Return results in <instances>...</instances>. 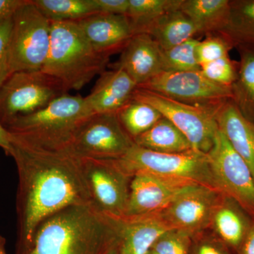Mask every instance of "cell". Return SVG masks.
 Instances as JSON below:
<instances>
[{"mask_svg": "<svg viewBox=\"0 0 254 254\" xmlns=\"http://www.w3.org/2000/svg\"><path fill=\"white\" fill-rule=\"evenodd\" d=\"M18 173L17 250L29 243L45 219L72 205L91 204L79 159L11 141Z\"/></svg>", "mask_w": 254, "mask_h": 254, "instance_id": "1", "label": "cell"}, {"mask_svg": "<svg viewBox=\"0 0 254 254\" xmlns=\"http://www.w3.org/2000/svg\"><path fill=\"white\" fill-rule=\"evenodd\" d=\"M120 224L91 205H72L45 219L16 254H108L118 245Z\"/></svg>", "mask_w": 254, "mask_h": 254, "instance_id": "2", "label": "cell"}, {"mask_svg": "<svg viewBox=\"0 0 254 254\" xmlns=\"http://www.w3.org/2000/svg\"><path fill=\"white\" fill-rule=\"evenodd\" d=\"M93 113L85 97L65 93L46 108L5 126L11 141L50 152L66 153L79 127Z\"/></svg>", "mask_w": 254, "mask_h": 254, "instance_id": "3", "label": "cell"}, {"mask_svg": "<svg viewBox=\"0 0 254 254\" xmlns=\"http://www.w3.org/2000/svg\"><path fill=\"white\" fill-rule=\"evenodd\" d=\"M109 58L95 51L77 23L51 21L49 53L41 71L68 93L79 91L105 71Z\"/></svg>", "mask_w": 254, "mask_h": 254, "instance_id": "4", "label": "cell"}, {"mask_svg": "<svg viewBox=\"0 0 254 254\" xmlns=\"http://www.w3.org/2000/svg\"><path fill=\"white\" fill-rule=\"evenodd\" d=\"M116 161L120 168L131 177L138 174H150L187 180L217 190L208 154L198 150L163 153L134 144Z\"/></svg>", "mask_w": 254, "mask_h": 254, "instance_id": "5", "label": "cell"}, {"mask_svg": "<svg viewBox=\"0 0 254 254\" xmlns=\"http://www.w3.org/2000/svg\"><path fill=\"white\" fill-rule=\"evenodd\" d=\"M9 46L11 74L41 71L49 53L51 21L32 0H25L13 14Z\"/></svg>", "mask_w": 254, "mask_h": 254, "instance_id": "6", "label": "cell"}, {"mask_svg": "<svg viewBox=\"0 0 254 254\" xmlns=\"http://www.w3.org/2000/svg\"><path fill=\"white\" fill-rule=\"evenodd\" d=\"M65 93L63 84L43 71L12 73L0 86V123L5 127L39 111Z\"/></svg>", "mask_w": 254, "mask_h": 254, "instance_id": "7", "label": "cell"}, {"mask_svg": "<svg viewBox=\"0 0 254 254\" xmlns=\"http://www.w3.org/2000/svg\"><path fill=\"white\" fill-rule=\"evenodd\" d=\"M78 159L91 206L112 218H125L132 177L116 160Z\"/></svg>", "mask_w": 254, "mask_h": 254, "instance_id": "8", "label": "cell"}, {"mask_svg": "<svg viewBox=\"0 0 254 254\" xmlns=\"http://www.w3.org/2000/svg\"><path fill=\"white\" fill-rule=\"evenodd\" d=\"M133 99L148 103L187 137L193 149L208 153L218 130L215 109L187 104L160 93L138 88Z\"/></svg>", "mask_w": 254, "mask_h": 254, "instance_id": "9", "label": "cell"}, {"mask_svg": "<svg viewBox=\"0 0 254 254\" xmlns=\"http://www.w3.org/2000/svg\"><path fill=\"white\" fill-rule=\"evenodd\" d=\"M207 154L217 190L235 200L254 220L253 175L219 128Z\"/></svg>", "mask_w": 254, "mask_h": 254, "instance_id": "10", "label": "cell"}, {"mask_svg": "<svg viewBox=\"0 0 254 254\" xmlns=\"http://www.w3.org/2000/svg\"><path fill=\"white\" fill-rule=\"evenodd\" d=\"M134 144L117 114H93L78 128L67 153L76 158L118 160Z\"/></svg>", "mask_w": 254, "mask_h": 254, "instance_id": "11", "label": "cell"}, {"mask_svg": "<svg viewBox=\"0 0 254 254\" xmlns=\"http://www.w3.org/2000/svg\"><path fill=\"white\" fill-rule=\"evenodd\" d=\"M138 88L209 109H215L223 102L233 98L232 87L210 81L200 70L164 71Z\"/></svg>", "mask_w": 254, "mask_h": 254, "instance_id": "12", "label": "cell"}, {"mask_svg": "<svg viewBox=\"0 0 254 254\" xmlns=\"http://www.w3.org/2000/svg\"><path fill=\"white\" fill-rule=\"evenodd\" d=\"M221 195L211 187L193 184L182 190L160 214L173 228L194 238L210 225Z\"/></svg>", "mask_w": 254, "mask_h": 254, "instance_id": "13", "label": "cell"}, {"mask_svg": "<svg viewBox=\"0 0 254 254\" xmlns=\"http://www.w3.org/2000/svg\"><path fill=\"white\" fill-rule=\"evenodd\" d=\"M195 182L138 174L132 177L125 218L161 213L187 187Z\"/></svg>", "mask_w": 254, "mask_h": 254, "instance_id": "14", "label": "cell"}, {"mask_svg": "<svg viewBox=\"0 0 254 254\" xmlns=\"http://www.w3.org/2000/svg\"><path fill=\"white\" fill-rule=\"evenodd\" d=\"M76 23L95 51L109 58L134 35L127 15L97 13Z\"/></svg>", "mask_w": 254, "mask_h": 254, "instance_id": "15", "label": "cell"}, {"mask_svg": "<svg viewBox=\"0 0 254 254\" xmlns=\"http://www.w3.org/2000/svg\"><path fill=\"white\" fill-rule=\"evenodd\" d=\"M122 51L114 68L124 70L137 87L163 72V50L149 35H133Z\"/></svg>", "mask_w": 254, "mask_h": 254, "instance_id": "16", "label": "cell"}, {"mask_svg": "<svg viewBox=\"0 0 254 254\" xmlns=\"http://www.w3.org/2000/svg\"><path fill=\"white\" fill-rule=\"evenodd\" d=\"M136 83L124 70L114 68L103 71L85 97L93 114H117L133 98Z\"/></svg>", "mask_w": 254, "mask_h": 254, "instance_id": "17", "label": "cell"}, {"mask_svg": "<svg viewBox=\"0 0 254 254\" xmlns=\"http://www.w3.org/2000/svg\"><path fill=\"white\" fill-rule=\"evenodd\" d=\"M215 119L219 129L250 167L254 178V123L242 115L232 99L215 108Z\"/></svg>", "mask_w": 254, "mask_h": 254, "instance_id": "18", "label": "cell"}, {"mask_svg": "<svg viewBox=\"0 0 254 254\" xmlns=\"http://www.w3.org/2000/svg\"><path fill=\"white\" fill-rule=\"evenodd\" d=\"M173 228L161 214L121 218L120 254H147L157 240Z\"/></svg>", "mask_w": 254, "mask_h": 254, "instance_id": "19", "label": "cell"}, {"mask_svg": "<svg viewBox=\"0 0 254 254\" xmlns=\"http://www.w3.org/2000/svg\"><path fill=\"white\" fill-rule=\"evenodd\" d=\"M254 222L250 214L237 202L222 195L214 210L210 226L215 237L235 254Z\"/></svg>", "mask_w": 254, "mask_h": 254, "instance_id": "20", "label": "cell"}, {"mask_svg": "<svg viewBox=\"0 0 254 254\" xmlns=\"http://www.w3.org/2000/svg\"><path fill=\"white\" fill-rule=\"evenodd\" d=\"M180 9L195 25L198 33H220L226 26L229 0H182Z\"/></svg>", "mask_w": 254, "mask_h": 254, "instance_id": "21", "label": "cell"}, {"mask_svg": "<svg viewBox=\"0 0 254 254\" xmlns=\"http://www.w3.org/2000/svg\"><path fill=\"white\" fill-rule=\"evenodd\" d=\"M143 33L149 35L163 50L181 44L198 33L193 22L179 9L155 21Z\"/></svg>", "mask_w": 254, "mask_h": 254, "instance_id": "22", "label": "cell"}, {"mask_svg": "<svg viewBox=\"0 0 254 254\" xmlns=\"http://www.w3.org/2000/svg\"><path fill=\"white\" fill-rule=\"evenodd\" d=\"M133 141L138 146L158 153H178L193 149L187 137L163 117Z\"/></svg>", "mask_w": 254, "mask_h": 254, "instance_id": "23", "label": "cell"}, {"mask_svg": "<svg viewBox=\"0 0 254 254\" xmlns=\"http://www.w3.org/2000/svg\"><path fill=\"white\" fill-rule=\"evenodd\" d=\"M238 76L232 86L234 103L242 115L254 123V46H238Z\"/></svg>", "mask_w": 254, "mask_h": 254, "instance_id": "24", "label": "cell"}, {"mask_svg": "<svg viewBox=\"0 0 254 254\" xmlns=\"http://www.w3.org/2000/svg\"><path fill=\"white\" fill-rule=\"evenodd\" d=\"M220 33L238 46H254V0L230 1L226 26Z\"/></svg>", "mask_w": 254, "mask_h": 254, "instance_id": "25", "label": "cell"}, {"mask_svg": "<svg viewBox=\"0 0 254 254\" xmlns=\"http://www.w3.org/2000/svg\"><path fill=\"white\" fill-rule=\"evenodd\" d=\"M50 21L78 22L98 12L95 0H32Z\"/></svg>", "mask_w": 254, "mask_h": 254, "instance_id": "26", "label": "cell"}, {"mask_svg": "<svg viewBox=\"0 0 254 254\" xmlns=\"http://www.w3.org/2000/svg\"><path fill=\"white\" fill-rule=\"evenodd\" d=\"M127 16L135 34L143 33L150 25L169 12L180 9L182 0H128Z\"/></svg>", "mask_w": 254, "mask_h": 254, "instance_id": "27", "label": "cell"}, {"mask_svg": "<svg viewBox=\"0 0 254 254\" xmlns=\"http://www.w3.org/2000/svg\"><path fill=\"white\" fill-rule=\"evenodd\" d=\"M117 115L124 129L133 140L149 130L163 118L151 105L133 98Z\"/></svg>", "mask_w": 254, "mask_h": 254, "instance_id": "28", "label": "cell"}, {"mask_svg": "<svg viewBox=\"0 0 254 254\" xmlns=\"http://www.w3.org/2000/svg\"><path fill=\"white\" fill-rule=\"evenodd\" d=\"M199 41L190 38L181 44L163 50L164 71H200V66L196 55Z\"/></svg>", "mask_w": 254, "mask_h": 254, "instance_id": "29", "label": "cell"}, {"mask_svg": "<svg viewBox=\"0 0 254 254\" xmlns=\"http://www.w3.org/2000/svg\"><path fill=\"white\" fill-rule=\"evenodd\" d=\"M235 48V44L231 39L222 33H214L207 35L203 41H199L196 48L197 58L200 66L229 56L230 50Z\"/></svg>", "mask_w": 254, "mask_h": 254, "instance_id": "30", "label": "cell"}, {"mask_svg": "<svg viewBox=\"0 0 254 254\" xmlns=\"http://www.w3.org/2000/svg\"><path fill=\"white\" fill-rule=\"evenodd\" d=\"M238 68V62L233 61L230 56H226L200 65V71L214 83L232 87L237 81Z\"/></svg>", "mask_w": 254, "mask_h": 254, "instance_id": "31", "label": "cell"}, {"mask_svg": "<svg viewBox=\"0 0 254 254\" xmlns=\"http://www.w3.org/2000/svg\"><path fill=\"white\" fill-rule=\"evenodd\" d=\"M192 240L186 232L171 229L159 237L151 250L157 254H190Z\"/></svg>", "mask_w": 254, "mask_h": 254, "instance_id": "32", "label": "cell"}, {"mask_svg": "<svg viewBox=\"0 0 254 254\" xmlns=\"http://www.w3.org/2000/svg\"><path fill=\"white\" fill-rule=\"evenodd\" d=\"M12 24V16L0 22V86L11 75L9 46Z\"/></svg>", "mask_w": 254, "mask_h": 254, "instance_id": "33", "label": "cell"}, {"mask_svg": "<svg viewBox=\"0 0 254 254\" xmlns=\"http://www.w3.org/2000/svg\"><path fill=\"white\" fill-rule=\"evenodd\" d=\"M190 254H234L216 237H195L192 240Z\"/></svg>", "mask_w": 254, "mask_h": 254, "instance_id": "34", "label": "cell"}, {"mask_svg": "<svg viewBox=\"0 0 254 254\" xmlns=\"http://www.w3.org/2000/svg\"><path fill=\"white\" fill-rule=\"evenodd\" d=\"M98 12L103 14L127 15L128 0H95Z\"/></svg>", "mask_w": 254, "mask_h": 254, "instance_id": "35", "label": "cell"}, {"mask_svg": "<svg viewBox=\"0 0 254 254\" xmlns=\"http://www.w3.org/2000/svg\"><path fill=\"white\" fill-rule=\"evenodd\" d=\"M25 0H0V22L11 17Z\"/></svg>", "mask_w": 254, "mask_h": 254, "instance_id": "36", "label": "cell"}, {"mask_svg": "<svg viewBox=\"0 0 254 254\" xmlns=\"http://www.w3.org/2000/svg\"><path fill=\"white\" fill-rule=\"evenodd\" d=\"M235 254H254V222Z\"/></svg>", "mask_w": 254, "mask_h": 254, "instance_id": "37", "label": "cell"}, {"mask_svg": "<svg viewBox=\"0 0 254 254\" xmlns=\"http://www.w3.org/2000/svg\"><path fill=\"white\" fill-rule=\"evenodd\" d=\"M0 148H2L6 155H9L11 150V139L9 131L0 123Z\"/></svg>", "mask_w": 254, "mask_h": 254, "instance_id": "38", "label": "cell"}, {"mask_svg": "<svg viewBox=\"0 0 254 254\" xmlns=\"http://www.w3.org/2000/svg\"><path fill=\"white\" fill-rule=\"evenodd\" d=\"M5 245H6V240L4 237L0 235V254H6Z\"/></svg>", "mask_w": 254, "mask_h": 254, "instance_id": "39", "label": "cell"}, {"mask_svg": "<svg viewBox=\"0 0 254 254\" xmlns=\"http://www.w3.org/2000/svg\"><path fill=\"white\" fill-rule=\"evenodd\" d=\"M118 245L116 247H114V248L112 249L111 250L108 252V254H119V251L118 248Z\"/></svg>", "mask_w": 254, "mask_h": 254, "instance_id": "40", "label": "cell"}, {"mask_svg": "<svg viewBox=\"0 0 254 254\" xmlns=\"http://www.w3.org/2000/svg\"><path fill=\"white\" fill-rule=\"evenodd\" d=\"M157 254L156 253H155V252H153V250H150L149 252H148V254Z\"/></svg>", "mask_w": 254, "mask_h": 254, "instance_id": "41", "label": "cell"}]
</instances>
